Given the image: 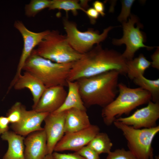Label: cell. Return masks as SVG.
<instances>
[{
	"label": "cell",
	"instance_id": "17",
	"mask_svg": "<svg viewBox=\"0 0 159 159\" xmlns=\"http://www.w3.org/2000/svg\"><path fill=\"white\" fill-rule=\"evenodd\" d=\"M91 125L86 110L72 108L66 111L65 134L83 130Z\"/></svg>",
	"mask_w": 159,
	"mask_h": 159
},
{
	"label": "cell",
	"instance_id": "34",
	"mask_svg": "<svg viewBox=\"0 0 159 159\" xmlns=\"http://www.w3.org/2000/svg\"><path fill=\"white\" fill-rule=\"evenodd\" d=\"M44 159H54L52 154H47Z\"/></svg>",
	"mask_w": 159,
	"mask_h": 159
},
{
	"label": "cell",
	"instance_id": "7",
	"mask_svg": "<svg viewBox=\"0 0 159 159\" xmlns=\"http://www.w3.org/2000/svg\"><path fill=\"white\" fill-rule=\"evenodd\" d=\"M63 23L69 44L75 50L81 54L90 51L95 44H99L105 40L110 31L114 28L109 26L100 34L98 31L92 28L86 31H81L76 23L69 21L67 18L63 19Z\"/></svg>",
	"mask_w": 159,
	"mask_h": 159
},
{
	"label": "cell",
	"instance_id": "18",
	"mask_svg": "<svg viewBox=\"0 0 159 159\" xmlns=\"http://www.w3.org/2000/svg\"><path fill=\"white\" fill-rule=\"evenodd\" d=\"M1 139L7 142V150L2 159H25L24 155V137L13 131H8L1 135Z\"/></svg>",
	"mask_w": 159,
	"mask_h": 159
},
{
	"label": "cell",
	"instance_id": "11",
	"mask_svg": "<svg viewBox=\"0 0 159 159\" xmlns=\"http://www.w3.org/2000/svg\"><path fill=\"white\" fill-rule=\"evenodd\" d=\"M100 132V129L97 125L91 124L83 130L65 133L55 145L54 151L71 150L76 152L87 145Z\"/></svg>",
	"mask_w": 159,
	"mask_h": 159
},
{
	"label": "cell",
	"instance_id": "16",
	"mask_svg": "<svg viewBox=\"0 0 159 159\" xmlns=\"http://www.w3.org/2000/svg\"><path fill=\"white\" fill-rule=\"evenodd\" d=\"M13 87L16 90L27 88L30 91L33 96L32 109L37 104L46 89L39 79L30 72L25 71L19 77Z\"/></svg>",
	"mask_w": 159,
	"mask_h": 159
},
{
	"label": "cell",
	"instance_id": "33",
	"mask_svg": "<svg viewBox=\"0 0 159 159\" xmlns=\"http://www.w3.org/2000/svg\"><path fill=\"white\" fill-rule=\"evenodd\" d=\"M152 62L151 66L158 70L159 69V50L158 47L155 52L151 56Z\"/></svg>",
	"mask_w": 159,
	"mask_h": 159
},
{
	"label": "cell",
	"instance_id": "30",
	"mask_svg": "<svg viewBox=\"0 0 159 159\" xmlns=\"http://www.w3.org/2000/svg\"><path fill=\"white\" fill-rule=\"evenodd\" d=\"M85 13L88 17L91 24H95L99 17V13L93 7L88 8Z\"/></svg>",
	"mask_w": 159,
	"mask_h": 159
},
{
	"label": "cell",
	"instance_id": "13",
	"mask_svg": "<svg viewBox=\"0 0 159 159\" xmlns=\"http://www.w3.org/2000/svg\"><path fill=\"white\" fill-rule=\"evenodd\" d=\"M67 93L63 86L46 88L37 104L32 109L39 112L53 113L62 105Z\"/></svg>",
	"mask_w": 159,
	"mask_h": 159
},
{
	"label": "cell",
	"instance_id": "29",
	"mask_svg": "<svg viewBox=\"0 0 159 159\" xmlns=\"http://www.w3.org/2000/svg\"><path fill=\"white\" fill-rule=\"evenodd\" d=\"M52 155L54 159H85L75 152L66 154L55 152L52 153Z\"/></svg>",
	"mask_w": 159,
	"mask_h": 159
},
{
	"label": "cell",
	"instance_id": "21",
	"mask_svg": "<svg viewBox=\"0 0 159 159\" xmlns=\"http://www.w3.org/2000/svg\"><path fill=\"white\" fill-rule=\"evenodd\" d=\"M99 155L108 154L110 151L113 144L107 133L99 132L96 134L87 145Z\"/></svg>",
	"mask_w": 159,
	"mask_h": 159
},
{
	"label": "cell",
	"instance_id": "20",
	"mask_svg": "<svg viewBox=\"0 0 159 159\" xmlns=\"http://www.w3.org/2000/svg\"><path fill=\"white\" fill-rule=\"evenodd\" d=\"M151 65L142 54L132 60L127 61V73L130 80H133L140 75H144L145 71Z\"/></svg>",
	"mask_w": 159,
	"mask_h": 159
},
{
	"label": "cell",
	"instance_id": "5",
	"mask_svg": "<svg viewBox=\"0 0 159 159\" xmlns=\"http://www.w3.org/2000/svg\"><path fill=\"white\" fill-rule=\"evenodd\" d=\"M34 50L39 56L59 64L73 62L83 55L71 47L66 35L54 30H50Z\"/></svg>",
	"mask_w": 159,
	"mask_h": 159
},
{
	"label": "cell",
	"instance_id": "6",
	"mask_svg": "<svg viewBox=\"0 0 159 159\" xmlns=\"http://www.w3.org/2000/svg\"><path fill=\"white\" fill-rule=\"evenodd\" d=\"M113 124L122 132L130 150L137 159H153L152 143L159 132V126L150 128L136 129L115 121Z\"/></svg>",
	"mask_w": 159,
	"mask_h": 159
},
{
	"label": "cell",
	"instance_id": "15",
	"mask_svg": "<svg viewBox=\"0 0 159 159\" xmlns=\"http://www.w3.org/2000/svg\"><path fill=\"white\" fill-rule=\"evenodd\" d=\"M49 114L37 112L33 109L27 110L26 108L20 121L11 124V127L16 133L25 137L33 132L43 130L41 124Z\"/></svg>",
	"mask_w": 159,
	"mask_h": 159
},
{
	"label": "cell",
	"instance_id": "27",
	"mask_svg": "<svg viewBox=\"0 0 159 159\" xmlns=\"http://www.w3.org/2000/svg\"><path fill=\"white\" fill-rule=\"evenodd\" d=\"M106 159H137L130 150H127L122 148L110 151L107 154Z\"/></svg>",
	"mask_w": 159,
	"mask_h": 159
},
{
	"label": "cell",
	"instance_id": "8",
	"mask_svg": "<svg viewBox=\"0 0 159 159\" xmlns=\"http://www.w3.org/2000/svg\"><path fill=\"white\" fill-rule=\"evenodd\" d=\"M138 22L137 16L131 14L127 22L122 23L123 31L122 37L120 39H112L113 44L120 45L124 44L126 48L122 54L123 57L127 60H132L135 52L141 48H146L151 50L156 47H150L145 45V38L143 34L140 30L141 24L138 23L136 27L135 24Z\"/></svg>",
	"mask_w": 159,
	"mask_h": 159
},
{
	"label": "cell",
	"instance_id": "14",
	"mask_svg": "<svg viewBox=\"0 0 159 159\" xmlns=\"http://www.w3.org/2000/svg\"><path fill=\"white\" fill-rule=\"evenodd\" d=\"M24 144L25 159H44L48 154L47 137L44 129L26 136Z\"/></svg>",
	"mask_w": 159,
	"mask_h": 159
},
{
	"label": "cell",
	"instance_id": "3",
	"mask_svg": "<svg viewBox=\"0 0 159 159\" xmlns=\"http://www.w3.org/2000/svg\"><path fill=\"white\" fill-rule=\"evenodd\" d=\"M117 87L118 96L102 110V118L107 126L111 125L122 115L128 114L137 107L151 100L150 92L140 87L131 88L122 83H118Z\"/></svg>",
	"mask_w": 159,
	"mask_h": 159
},
{
	"label": "cell",
	"instance_id": "32",
	"mask_svg": "<svg viewBox=\"0 0 159 159\" xmlns=\"http://www.w3.org/2000/svg\"><path fill=\"white\" fill-rule=\"evenodd\" d=\"M93 8L102 16H105V7L104 4L102 2L97 0L93 2L92 4Z\"/></svg>",
	"mask_w": 159,
	"mask_h": 159
},
{
	"label": "cell",
	"instance_id": "23",
	"mask_svg": "<svg viewBox=\"0 0 159 159\" xmlns=\"http://www.w3.org/2000/svg\"><path fill=\"white\" fill-rule=\"evenodd\" d=\"M49 10L55 9L63 10L68 15L69 11H71L73 14L77 15V11L81 10L85 12L86 10L81 6L79 1L77 0H53L48 8Z\"/></svg>",
	"mask_w": 159,
	"mask_h": 159
},
{
	"label": "cell",
	"instance_id": "1",
	"mask_svg": "<svg viewBox=\"0 0 159 159\" xmlns=\"http://www.w3.org/2000/svg\"><path fill=\"white\" fill-rule=\"evenodd\" d=\"M126 62L122 54L113 49H104L100 44H96L73 62L67 81H75L112 70L125 75Z\"/></svg>",
	"mask_w": 159,
	"mask_h": 159
},
{
	"label": "cell",
	"instance_id": "2",
	"mask_svg": "<svg viewBox=\"0 0 159 159\" xmlns=\"http://www.w3.org/2000/svg\"><path fill=\"white\" fill-rule=\"evenodd\" d=\"M120 74L112 70L76 81L85 107L97 105L103 108L112 101L117 93Z\"/></svg>",
	"mask_w": 159,
	"mask_h": 159
},
{
	"label": "cell",
	"instance_id": "12",
	"mask_svg": "<svg viewBox=\"0 0 159 159\" xmlns=\"http://www.w3.org/2000/svg\"><path fill=\"white\" fill-rule=\"evenodd\" d=\"M65 114L66 111L49 113L44 120L48 154H52L55 145L65 134Z\"/></svg>",
	"mask_w": 159,
	"mask_h": 159
},
{
	"label": "cell",
	"instance_id": "31",
	"mask_svg": "<svg viewBox=\"0 0 159 159\" xmlns=\"http://www.w3.org/2000/svg\"><path fill=\"white\" fill-rule=\"evenodd\" d=\"M9 121L6 117L0 116V135L9 131Z\"/></svg>",
	"mask_w": 159,
	"mask_h": 159
},
{
	"label": "cell",
	"instance_id": "4",
	"mask_svg": "<svg viewBox=\"0 0 159 159\" xmlns=\"http://www.w3.org/2000/svg\"><path fill=\"white\" fill-rule=\"evenodd\" d=\"M72 63L54 62L37 55L34 49L26 61L22 70L37 77L46 88L67 86V79Z\"/></svg>",
	"mask_w": 159,
	"mask_h": 159
},
{
	"label": "cell",
	"instance_id": "25",
	"mask_svg": "<svg viewBox=\"0 0 159 159\" xmlns=\"http://www.w3.org/2000/svg\"><path fill=\"white\" fill-rule=\"evenodd\" d=\"M26 108L19 102H15L8 110L6 115L11 124L19 122L22 117L24 110Z\"/></svg>",
	"mask_w": 159,
	"mask_h": 159
},
{
	"label": "cell",
	"instance_id": "26",
	"mask_svg": "<svg viewBox=\"0 0 159 159\" xmlns=\"http://www.w3.org/2000/svg\"><path fill=\"white\" fill-rule=\"evenodd\" d=\"M135 1L134 0L121 1L122 9L120 13L117 17L118 21L122 23L127 21V19L131 14V8Z\"/></svg>",
	"mask_w": 159,
	"mask_h": 159
},
{
	"label": "cell",
	"instance_id": "9",
	"mask_svg": "<svg viewBox=\"0 0 159 159\" xmlns=\"http://www.w3.org/2000/svg\"><path fill=\"white\" fill-rule=\"evenodd\" d=\"M14 26L21 35L24 43L16 73L9 87L10 89L13 87L19 77L21 74V71L24 64L34 48L38 46L50 31L47 30L39 32H33L29 30L22 21L18 20L15 21Z\"/></svg>",
	"mask_w": 159,
	"mask_h": 159
},
{
	"label": "cell",
	"instance_id": "10",
	"mask_svg": "<svg viewBox=\"0 0 159 159\" xmlns=\"http://www.w3.org/2000/svg\"><path fill=\"white\" fill-rule=\"evenodd\" d=\"M147 106L137 109L131 115L119 117L115 121L136 129L150 128L157 126L159 118V102L150 101Z\"/></svg>",
	"mask_w": 159,
	"mask_h": 159
},
{
	"label": "cell",
	"instance_id": "28",
	"mask_svg": "<svg viewBox=\"0 0 159 159\" xmlns=\"http://www.w3.org/2000/svg\"><path fill=\"white\" fill-rule=\"evenodd\" d=\"M75 152L85 159H100V155L87 145Z\"/></svg>",
	"mask_w": 159,
	"mask_h": 159
},
{
	"label": "cell",
	"instance_id": "19",
	"mask_svg": "<svg viewBox=\"0 0 159 159\" xmlns=\"http://www.w3.org/2000/svg\"><path fill=\"white\" fill-rule=\"evenodd\" d=\"M68 92L65 100L61 106L53 112L58 113L72 108L86 110V107L80 95L77 81H67Z\"/></svg>",
	"mask_w": 159,
	"mask_h": 159
},
{
	"label": "cell",
	"instance_id": "22",
	"mask_svg": "<svg viewBox=\"0 0 159 159\" xmlns=\"http://www.w3.org/2000/svg\"><path fill=\"white\" fill-rule=\"evenodd\" d=\"M134 84L150 94L151 100L154 102H159V79L151 80L140 75L133 80Z\"/></svg>",
	"mask_w": 159,
	"mask_h": 159
},
{
	"label": "cell",
	"instance_id": "24",
	"mask_svg": "<svg viewBox=\"0 0 159 159\" xmlns=\"http://www.w3.org/2000/svg\"><path fill=\"white\" fill-rule=\"evenodd\" d=\"M51 0H31L25 5V15L28 17H35L38 13L46 8H48Z\"/></svg>",
	"mask_w": 159,
	"mask_h": 159
}]
</instances>
